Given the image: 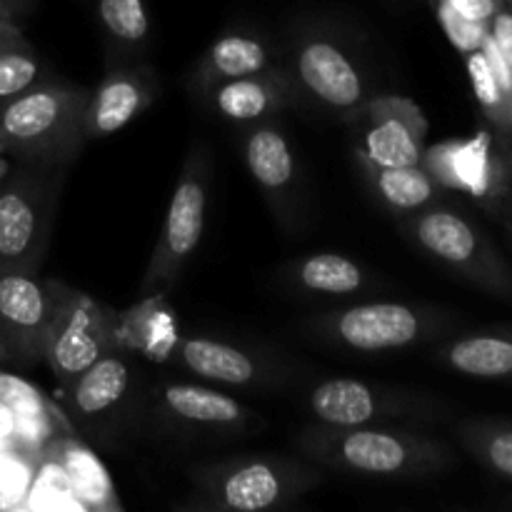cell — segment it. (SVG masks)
<instances>
[{
  "label": "cell",
  "instance_id": "20",
  "mask_svg": "<svg viewBox=\"0 0 512 512\" xmlns=\"http://www.w3.org/2000/svg\"><path fill=\"white\" fill-rule=\"evenodd\" d=\"M435 360L458 375L512 383V325L460 335L435 350Z\"/></svg>",
  "mask_w": 512,
  "mask_h": 512
},
{
  "label": "cell",
  "instance_id": "8",
  "mask_svg": "<svg viewBox=\"0 0 512 512\" xmlns=\"http://www.w3.org/2000/svg\"><path fill=\"white\" fill-rule=\"evenodd\" d=\"M308 410L315 423L355 428L393 420L433 423L443 418V405L428 395L395 390L388 385H370L353 378L323 380L308 393Z\"/></svg>",
  "mask_w": 512,
  "mask_h": 512
},
{
  "label": "cell",
  "instance_id": "21",
  "mask_svg": "<svg viewBox=\"0 0 512 512\" xmlns=\"http://www.w3.org/2000/svg\"><path fill=\"white\" fill-rule=\"evenodd\" d=\"M130 388V365L120 350L110 348L93 365L70 380V405L83 418H95L113 410Z\"/></svg>",
  "mask_w": 512,
  "mask_h": 512
},
{
  "label": "cell",
  "instance_id": "18",
  "mask_svg": "<svg viewBox=\"0 0 512 512\" xmlns=\"http://www.w3.org/2000/svg\"><path fill=\"white\" fill-rule=\"evenodd\" d=\"M170 358L195 378L233 385V388L263 383L268 378L263 365L253 355L245 353L243 348L223 343V340L175 338L173 348H170Z\"/></svg>",
  "mask_w": 512,
  "mask_h": 512
},
{
  "label": "cell",
  "instance_id": "22",
  "mask_svg": "<svg viewBox=\"0 0 512 512\" xmlns=\"http://www.w3.org/2000/svg\"><path fill=\"white\" fill-rule=\"evenodd\" d=\"M263 70H270L268 48L255 35L228 33L220 35L203 55L195 70V85L200 93H205L223 80L243 78V75L263 73Z\"/></svg>",
  "mask_w": 512,
  "mask_h": 512
},
{
  "label": "cell",
  "instance_id": "9",
  "mask_svg": "<svg viewBox=\"0 0 512 512\" xmlns=\"http://www.w3.org/2000/svg\"><path fill=\"white\" fill-rule=\"evenodd\" d=\"M115 315L90 295L58 283V303L48 325L43 360L63 385L78 378L88 365L110 348L118 338Z\"/></svg>",
  "mask_w": 512,
  "mask_h": 512
},
{
  "label": "cell",
  "instance_id": "37",
  "mask_svg": "<svg viewBox=\"0 0 512 512\" xmlns=\"http://www.w3.org/2000/svg\"><path fill=\"white\" fill-rule=\"evenodd\" d=\"M3 358H8V353H5V345L0 343V360H3Z\"/></svg>",
  "mask_w": 512,
  "mask_h": 512
},
{
  "label": "cell",
  "instance_id": "13",
  "mask_svg": "<svg viewBox=\"0 0 512 512\" xmlns=\"http://www.w3.org/2000/svg\"><path fill=\"white\" fill-rule=\"evenodd\" d=\"M358 150L378 165H420L428 120L415 100L403 95H373L353 113Z\"/></svg>",
  "mask_w": 512,
  "mask_h": 512
},
{
  "label": "cell",
  "instance_id": "5",
  "mask_svg": "<svg viewBox=\"0 0 512 512\" xmlns=\"http://www.w3.org/2000/svg\"><path fill=\"white\" fill-rule=\"evenodd\" d=\"M448 320L440 310L405 303H363L320 315L310 323V330L315 338L335 348L388 353L433 340L448 328Z\"/></svg>",
  "mask_w": 512,
  "mask_h": 512
},
{
  "label": "cell",
  "instance_id": "24",
  "mask_svg": "<svg viewBox=\"0 0 512 512\" xmlns=\"http://www.w3.org/2000/svg\"><path fill=\"white\" fill-rule=\"evenodd\" d=\"M285 278L310 295H355L368 283V273L340 253H315L288 268Z\"/></svg>",
  "mask_w": 512,
  "mask_h": 512
},
{
  "label": "cell",
  "instance_id": "28",
  "mask_svg": "<svg viewBox=\"0 0 512 512\" xmlns=\"http://www.w3.org/2000/svg\"><path fill=\"white\" fill-rule=\"evenodd\" d=\"M98 18L118 50L143 48L150 35L145 0H98Z\"/></svg>",
  "mask_w": 512,
  "mask_h": 512
},
{
  "label": "cell",
  "instance_id": "11",
  "mask_svg": "<svg viewBox=\"0 0 512 512\" xmlns=\"http://www.w3.org/2000/svg\"><path fill=\"white\" fill-rule=\"evenodd\" d=\"M58 303V283L35 270L0 268V343L23 363L43 360L45 335Z\"/></svg>",
  "mask_w": 512,
  "mask_h": 512
},
{
  "label": "cell",
  "instance_id": "3",
  "mask_svg": "<svg viewBox=\"0 0 512 512\" xmlns=\"http://www.w3.org/2000/svg\"><path fill=\"white\" fill-rule=\"evenodd\" d=\"M195 498L180 508L263 512L285 508L323 480L315 465L283 455H240L195 470Z\"/></svg>",
  "mask_w": 512,
  "mask_h": 512
},
{
  "label": "cell",
  "instance_id": "31",
  "mask_svg": "<svg viewBox=\"0 0 512 512\" xmlns=\"http://www.w3.org/2000/svg\"><path fill=\"white\" fill-rule=\"evenodd\" d=\"M488 33H490V38H493V43L498 45L500 53H503V58L508 60L510 68H512V10L500 5L498 13L490 18Z\"/></svg>",
  "mask_w": 512,
  "mask_h": 512
},
{
  "label": "cell",
  "instance_id": "10",
  "mask_svg": "<svg viewBox=\"0 0 512 512\" xmlns=\"http://www.w3.org/2000/svg\"><path fill=\"white\" fill-rule=\"evenodd\" d=\"M420 165L445 190H460L490 210H498L510 195L512 165L500 153L493 135L480 130L468 140H445L423 153Z\"/></svg>",
  "mask_w": 512,
  "mask_h": 512
},
{
  "label": "cell",
  "instance_id": "15",
  "mask_svg": "<svg viewBox=\"0 0 512 512\" xmlns=\"http://www.w3.org/2000/svg\"><path fill=\"white\" fill-rule=\"evenodd\" d=\"M243 158L250 178L285 225L295 220L298 160L285 133L275 125H255L243 140Z\"/></svg>",
  "mask_w": 512,
  "mask_h": 512
},
{
  "label": "cell",
  "instance_id": "16",
  "mask_svg": "<svg viewBox=\"0 0 512 512\" xmlns=\"http://www.w3.org/2000/svg\"><path fill=\"white\" fill-rule=\"evenodd\" d=\"M158 410L168 423L200 433H233L248 425L250 410L220 390L195 383H165Z\"/></svg>",
  "mask_w": 512,
  "mask_h": 512
},
{
  "label": "cell",
  "instance_id": "19",
  "mask_svg": "<svg viewBox=\"0 0 512 512\" xmlns=\"http://www.w3.org/2000/svg\"><path fill=\"white\" fill-rule=\"evenodd\" d=\"M355 165L370 193L395 215H408L435 205L445 188L423 165H378L355 150Z\"/></svg>",
  "mask_w": 512,
  "mask_h": 512
},
{
  "label": "cell",
  "instance_id": "34",
  "mask_svg": "<svg viewBox=\"0 0 512 512\" xmlns=\"http://www.w3.org/2000/svg\"><path fill=\"white\" fill-rule=\"evenodd\" d=\"M498 215H500V218H503L505 228H508V233H510V238H512V190H510L508 198L503 200V205H500V208H498Z\"/></svg>",
  "mask_w": 512,
  "mask_h": 512
},
{
  "label": "cell",
  "instance_id": "12",
  "mask_svg": "<svg viewBox=\"0 0 512 512\" xmlns=\"http://www.w3.org/2000/svg\"><path fill=\"white\" fill-rule=\"evenodd\" d=\"M290 78L310 100L333 113L353 115L373 98L358 63L340 48L338 40L323 33H310L298 40Z\"/></svg>",
  "mask_w": 512,
  "mask_h": 512
},
{
  "label": "cell",
  "instance_id": "25",
  "mask_svg": "<svg viewBox=\"0 0 512 512\" xmlns=\"http://www.w3.org/2000/svg\"><path fill=\"white\" fill-rule=\"evenodd\" d=\"M465 450L498 478L512 480V423L505 420H465L455 428Z\"/></svg>",
  "mask_w": 512,
  "mask_h": 512
},
{
  "label": "cell",
  "instance_id": "27",
  "mask_svg": "<svg viewBox=\"0 0 512 512\" xmlns=\"http://www.w3.org/2000/svg\"><path fill=\"white\" fill-rule=\"evenodd\" d=\"M43 68L33 45L25 40L23 30L0 33V100L28 90L40 83Z\"/></svg>",
  "mask_w": 512,
  "mask_h": 512
},
{
  "label": "cell",
  "instance_id": "35",
  "mask_svg": "<svg viewBox=\"0 0 512 512\" xmlns=\"http://www.w3.org/2000/svg\"><path fill=\"white\" fill-rule=\"evenodd\" d=\"M10 170H13V163H10V160L5 158V153H0V180L8 178Z\"/></svg>",
  "mask_w": 512,
  "mask_h": 512
},
{
  "label": "cell",
  "instance_id": "30",
  "mask_svg": "<svg viewBox=\"0 0 512 512\" xmlns=\"http://www.w3.org/2000/svg\"><path fill=\"white\" fill-rule=\"evenodd\" d=\"M0 400L20 415H40V398L30 385L0 375Z\"/></svg>",
  "mask_w": 512,
  "mask_h": 512
},
{
  "label": "cell",
  "instance_id": "32",
  "mask_svg": "<svg viewBox=\"0 0 512 512\" xmlns=\"http://www.w3.org/2000/svg\"><path fill=\"white\" fill-rule=\"evenodd\" d=\"M453 10H458L463 18L475 20V23H490L500 8V0H445Z\"/></svg>",
  "mask_w": 512,
  "mask_h": 512
},
{
  "label": "cell",
  "instance_id": "36",
  "mask_svg": "<svg viewBox=\"0 0 512 512\" xmlns=\"http://www.w3.org/2000/svg\"><path fill=\"white\" fill-rule=\"evenodd\" d=\"M500 5H503V8H508V10H512V0H500Z\"/></svg>",
  "mask_w": 512,
  "mask_h": 512
},
{
  "label": "cell",
  "instance_id": "29",
  "mask_svg": "<svg viewBox=\"0 0 512 512\" xmlns=\"http://www.w3.org/2000/svg\"><path fill=\"white\" fill-rule=\"evenodd\" d=\"M428 3L430 8H433L443 33L448 35V40L460 50V53L465 55L483 48L485 38H488V25L463 18V15H460L458 10L450 8L445 0H428Z\"/></svg>",
  "mask_w": 512,
  "mask_h": 512
},
{
  "label": "cell",
  "instance_id": "14",
  "mask_svg": "<svg viewBox=\"0 0 512 512\" xmlns=\"http://www.w3.org/2000/svg\"><path fill=\"white\" fill-rule=\"evenodd\" d=\"M158 95V83L148 68L110 70L103 83L90 90L83 113L85 140L115 135L133 123Z\"/></svg>",
  "mask_w": 512,
  "mask_h": 512
},
{
  "label": "cell",
  "instance_id": "1",
  "mask_svg": "<svg viewBox=\"0 0 512 512\" xmlns=\"http://www.w3.org/2000/svg\"><path fill=\"white\" fill-rule=\"evenodd\" d=\"M298 450L323 468L360 478L423 480L453 468L448 443L410 428L315 423L298 435Z\"/></svg>",
  "mask_w": 512,
  "mask_h": 512
},
{
  "label": "cell",
  "instance_id": "39",
  "mask_svg": "<svg viewBox=\"0 0 512 512\" xmlns=\"http://www.w3.org/2000/svg\"><path fill=\"white\" fill-rule=\"evenodd\" d=\"M0 185H3V180H0Z\"/></svg>",
  "mask_w": 512,
  "mask_h": 512
},
{
  "label": "cell",
  "instance_id": "33",
  "mask_svg": "<svg viewBox=\"0 0 512 512\" xmlns=\"http://www.w3.org/2000/svg\"><path fill=\"white\" fill-rule=\"evenodd\" d=\"M30 10H33V0H0V33L20 30V23Z\"/></svg>",
  "mask_w": 512,
  "mask_h": 512
},
{
  "label": "cell",
  "instance_id": "7",
  "mask_svg": "<svg viewBox=\"0 0 512 512\" xmlns=\"http://www.w3.org/2000/svg\"><path fill=\"white\" fill-rule=\"evenodd\" d=\"M60 175L23 165L0 185V268L38 270L53 223Z\"/></svg>",
  "mask_w": 512,
  "mask_h": 512
},
{
  "label": "cell",
  "instance_id": "4",
  "mask_svg": "<svg viewBox=\"0 0 512 512\" xmlns=\"http://www.w3.org/2000/svg\"><path fill=\"white\" fill-rule=\"evenodd\" d=\"M403 233L440 265L495 298L512 300V268L493 240L458 210L428 205L400 215Z\"/></svg>",
  "mask_w": 512,
  "mask_h": 512
},
{
  "label": "cell",
  "instance_id": "38",
  "mask_svg": "<svg viewBox=\"0 0 512 512\" xmlns=\"http://www.w3.org/2000/svg\"><path fill=\"white\" fill-rule=\"evenodd\" d=\"M508 160H510V165H512V148L508 150Z\"/></svg>",
  "mask_w": 512,
  "mask_h": 512
},
{
  "label": "cell",
  "instance_id": "6",
  "mask_svg": "<svg viewBox=\"0 0 512 512\" xmlns=\"http://www.w3.org/2000/svg\"><path fill=\"white\" fill-rule=\"evenodd\" d=\"M208 178V153L198 145L190 150L180 170V180L173 190L163 228H160L143 283H140L143 298L165 293L180 278L185 263L198 250L205 228V210H208Z\"/></svg>",
  "mask_w": 512,
  "mask_h": 512
},
{
  "label": "cell",
  "instance_id": "17",
  "mask_svg": "<svg viewBox=\"0 0 512 512\" xmlns=\"http://www.w3.org/2000/svg\"><path fill=\"white\" fill-rule=\"evenodd\" d=\"M293 93L295 83L288 73L263 70L243 78L223 80L205 90V98L220 118L233 123H260L283 110L293 100Z\"/></svg>",
  "mask_w": 512,
  "mask_h": 512
},
{
  "label": "cell",
  "instance_id": "26",
  "mask_svg": "<svg viewBox=\"0 0 512 512\" xmlns=\"http://www.w3.org/2000/svg\"><path fill=\"white\" fill-rule=\"evenodd\" d=\"M463 58L465 65H468L475 100H478L483 115L493 123V128L500 130V133L512 135V98L508 95V90L503 88L498 75H495L488 55L480 48L473 50V53H465Z\"/></svg>",
  "mask_w": 512,
  "mask_h": 512
},
{
  "label": "cell",
  "instance_id": "23",
  "mask_svg": "<svg viewBox=\"0 0 512 512\" xmlns=\"http://www.w3.org/2000/svg\"><path fill=\"white\" fill-rule=\"evenodd\" d=\"M53 460L58 463L60 475L83 508L120 510L108 470L88 448H83L75 440H60L53 448Z\"/></svg>",
  "mask_w": 512,
  "mask_h": 512
},
{
  "label": "cell",
  "instance_id": "2",
  "mask_svg": "<svg viewBox=\"0 0 512 512\" xmlns=\"http://www.w3.org/2000/svg\"><path fill=\"white\" fill-rule=\"evenodd\" d=\"M88 98V88L40 80L0 100V153L40 168L70 163L88 143L83 133Z\"/></svg>",
  "mask_w": 512,
  "mask_h": 512
}]
</instances>
